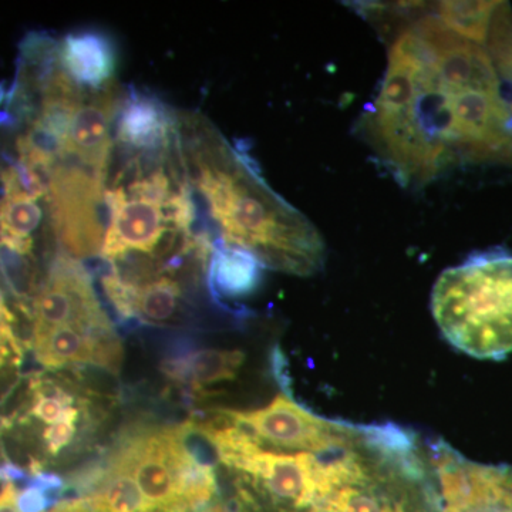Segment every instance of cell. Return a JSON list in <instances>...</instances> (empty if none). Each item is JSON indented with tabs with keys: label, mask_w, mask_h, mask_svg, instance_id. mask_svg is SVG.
<instances>
[{
	"label": "cell",
	"mask_w": 512,
	"mask_h": 512,
	"mask_svg": "<svg viewBox=\"0 0 512 512\" xmlns=\"http://www.w3.org/2000/svg\"><path fill=\"white\" fill-rule=\"evenodd\" d=\"M175 150L202 225L215 229L220 244L285 274L311 276L323 268L326 247L315 225L207 117L177 111Z\"/></svg>",
	"instance_id": "7a4b0ae2"
},
{
	"label": "cell",
	"mask_w": 512,
	"mask_h": 512,
	"mask_svg": "<svg viewBox=\"0 0 512 512\" xmlns=\"http://www.w3.org/2000/svg\"><path fill=\"white\" fill-rule=\"evenodd\" d=\"M262 269L264 266L248 252L222 244L215 245L207 272V288L212 301L239 298L254 292L261 282Z\"/></svg>",
	"instance_id": "8fae6325"
},
{
	"label": "cell",
	"mask_w": 512,
	"mask_h": 512,
	"mask_svg": "<svg viewBox=\"0 0 512 512\" xmlns=\"http://www.w3.org/2000/svg\"><path fill=\"white\" fill-rule=\"evenodd\" d=\"M60 66L77 86L99 92L113 83L117 59L113 42L96 30L69 33L59 45Z\"/></svg>",
	"instance_id": "9c48e42d"
},
{
	"label": "cell",
	"mask_w": 512,
	"mask_h": 512,
	"mask_svg": "<svg viewBox=\"0 0 512 512\" xmlns=\"http://www.w3.org/2000/svg\"><path fill=\"white\" fill-rule=\"evenodd\" d=\"M123 96L113 83L99 92H87L74 114L59 163L80 165L109 178L114 121Z\"/></svg>",
	"instance_id": "8992f818"
},
{
	"label": "cell",
	"mask_w": 512,
	"mask_h": 512,
	"mask_svg": "<svg viewBox=\"0 0 512 512\" xmlns=\"http://www.w3.org/2000/svg\"><path fill=\"white\" fill-rule=\"evenodd\" d=\"M32 346L37 360L52 370L87 363L119 373L123 362V346L114 332H90L69 325L33 329Z\"/></svg>",
	"instance_id": "52a82bcc"
},
{
	"label": "cell",
	"mask_w": 512,
	"mask_h": 512,
	"mask_svg": "<svg viewBox=\"0 0 512 512\" xmlns=\"http://www.w3.org/2000/svg\"><path fill=\"white\" fill-rule=\"evenodd\" d=\"M79 417L80 409L72 406L62 421L46 427V430L43 431V441H45L46 451L50 456H57L63 448L72 443L77 433Z\"/></svg>",
	"instance_id": "7c38bea8"
},
{
	"label": "cell",
	"mask_w": 512,
	"mask_h": 512,
	"mask_svg": "<svg viewBox=\"0 0 512 512\" xmlns=\"http://www.w3.org/2000/svg\"><path fill=\"white\" fill-rule=\"evenodd\" d=\"M487 39L424 16L402 30L365 131L402 183L424 185L460 160L512 158V97Z\"/></svg>",
	"instance_id": "6da1fadb"
},
{
	"label": "cell",
	"mask_w": 512,
	"mask_h": 512,
	"mask_svg": "<svg viewBox=\"0 0 512 512\" xmlns=\"http://www.w3.org/2000/svg\"><path fill=\"white\" fill-rule=\"evenodd\" d=\"M26 477H28V473L16 464L9 463V461L0 464V483L16 484L18 481L25 480Z\"/></svg>",
	"instance_id": "4fadbf2b"
},
{
	"label": "cell",
	"mask_w": 512,
	"mask_h": 512,
	"mask_svg": "<svg viewBox=\"0 0 512 512\" xmlns=\"http://www.w3.org/2000/svg\"><path fill=\"white\" fill-rule=\"evenodd\" d=\"M244 363L245 353L241 350L200 349L168 357L161 370L171 382L187 384L201 392L202 387L237 379Z\"/></svg>",
	"instance_id": "30bf717a"
},
{
	"label": "cell",
	"mask_w": 512,
	"mask_h": 512,
	"mask_svg": "<svg viewBox=\"0 0 512 512\" xmlns=\"http://www.w3.org/2000/svg\"><path fill=\"white\" fill-rule=\"evenodd\" d=\"M431 312L453 348L505 359L512 353V254L490 249L446 269L433 286Z\"/></svg>",
	"instance_id": "3957f363"
},
{
	"label": "cell",
	"mask_w": 512,
	"mask_h": 512,
	"mask_svg": "<svg viewBox=\"0 0 512 512\" xmlns=\"http://www.w3.org/2000/svg\"><path fill=\"white\" fill-rule=\"evenodd\" d=\"M107 178L87 168L59 163L49 178L50 218L57 241L74 259L101 254Z\"/></svg>",
	"instance_id": "277c9868"
},
{
	"label": "cell",
	"mask_w": 512,
	"mask_h": 512,
	"mask_svg": "<svg viewBox=\"0 0 512 512\" xmlns=\"http://www.w3.org/2000/svg\"><path fill=\"white\" fill-rule=\"evenodd\" d=\"M116 143L128 156L164 153L175 143L177 111L150 94L131 90L121 100Z\"/></svg>",
	"instance_id": "ba28073f"
},
{
	"label": "cell",
	"mask_w": 512,
	"mask_h": 512,
	"mask_svg": "<svg viewBox=\"0 0 512 512\" xmlns=\"http://www.w3.org/2000/svg\"><path fill=\"white\" fill-rule=\"evenodd\" d=\"M33 329L79 326L90 332H114L101 308L89 272L62 252L53 259L47 281L32 303Z\"/></svg>",
	"instance_id": "5b68a950"
}]
</instances>
